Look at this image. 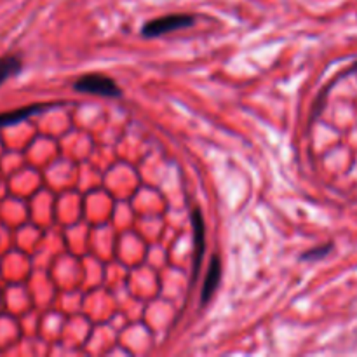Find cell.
I'll return each mask as SVG.
<instances>
[{"mask_svg":"<svg viewBox=\"0 0 357 357\" xmlns=\"http://www.w3.org/2000/svg\"><path fill=\"white\" fill-rule=\"evenodd\" d=\"M73 89L77 93H86V94H98V96L105 98H121L122 91L117 86L114 79L105 77L101 73H87V75L79 77L73 84Z\"/></svg>","mask_w":357,"mask_h":357,"instance_id":"1","label":"cell"},{"mask_svg":"<svg viewBox=\"0 0 357 357\" xmlns=\"http://www.w3.org/2000/svg\"><path fill=\"white\" fill-rule=\"evenodd\" d=\"M194 24V16L192 14H167V16L155 17L143 24L142 35L146 38H155L160 35L171 33V31L183 30Z\"/></svg>","mask_w":357,"mask_h":357,"instance_id":"2","label":"cell"},{"mask_svg":"<svg viewBox=\"0 0 357 357\" xmlns=\"http://www.w3.org/2000/svg\"><path fill=\"white\" fill-rule=\"evenodd\" d=\"M192 225H194V264H192V279L190 284L194 286L197 281L199 271H201L202 257H204V244H206V225L202 220V213L199 208L192 209Z\"/></svg>","mask_w":357,"mask_h":357,"instance_id":"3","label":"cell"},{"mask_svg":"<svg viewBox=\"0 0 357 357\" xmlns=\"http://www.w3.org/2000/svg\"><path fill=\"white\" fill-rule=\"evenodd\" d=\"M220 281H222V260L218 257L211 258V264H209L208 274L204 278V284H202V291H201V303L206 305L209 303V300L213 298L215 291L218 289Z\"/></svg>","mask_w":357,"mask_h":357,"instance_id":"4","label":"cell"},{"mask_svg":"<svg viewBox=\"0 0 357 357\" xmlns=\"http://www.w3.org/2000/svg\"><path fill=\"white\" fill-rule=\"evenodd\" d=\"M51 107H52L51 103H35V105H28V107H23V108H16V110L3 112V114H0V128H6V126H13L21 121H26V119L31 117V115L40 114V112L47 110V108Z\"/></svg>","mask_w":357,"mask_h":357,"instance_id":"5","label":"cell"},{"mask_svg":"<svg viewBox=\"0 0 357 357\" xmlns=\"http://www.w3.org/2000/svg\"><path fill=\"white\" fill-rule=\"evenodd\" d=\"M23 68V63H21V58L16 54H9L0 58V86L6 82L10 77L17 75Z\"/></svg>","mask_w":357,"mask_h":357,"instance_id":"6","label":"cell"},{"mask_svg":"<svg viewBox=\"0 0 357 357\" xmlns=\"http://www.w3.org/2000/svg\"><path fill=\"white\" fill-rule=\"evenodd\" d=\"M331 251H333V244L331 243L323 244V246H316V248H312V250H307L305 253L300 255V260H303V261L323 260V258H326Z\"/></svg>","mask_w":357,"mask_h":357,"instance_id":"7","label":"cell"}]
</instances>
